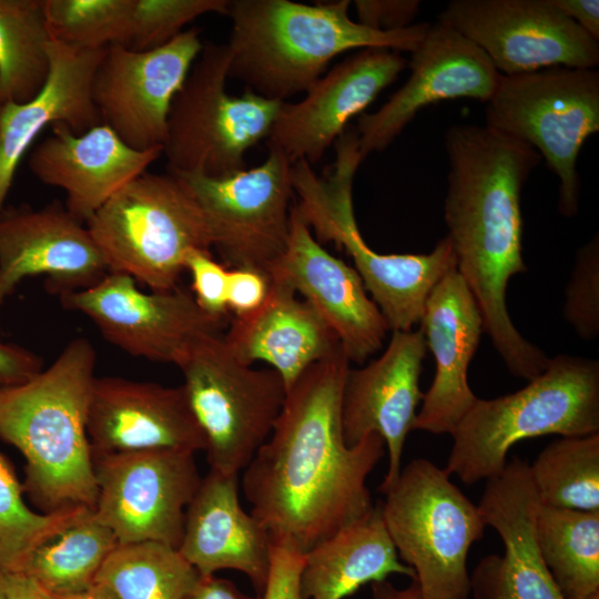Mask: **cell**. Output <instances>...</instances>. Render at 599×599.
I'll return each mask as SVG.
<instances>
[{
  "label": "cell",
  "instance_id": "cell-33",
  "mask_svg": "<svg viewBox=\"0 0 599 599\" xmlns=\"http://www.w3.org/2000/svg\"><path fill=\"white\" fill-rule=\"evenodd\" d=\"M50 40L43 0H0V106L27 102L41 90Z\"/></svg>",
  "mask_w": 599,
  "mask_h": 599
},
{
  "label": "cell",
  "instance_id": "cell-1",
  "mask_svg": "<svg viewBox=\"0 0 599 599\" xmlns=\"http://www.w3.org/2000/svg\"><path fill=\"white\" fill-rule=\"evenodd\" d=\"M349 359L339 346L286 392L273 429L243 469L251 514L272 541L306 552L373 507L366 480L385 455L376 433L345 444L342 393Z\"/></svg>",
  "mask_w": 599,
  "mask_h": 599
},
{
  "label": "cell",
  "instance_id": "cell-38",
  "mask_svg": "<svg viewBox=\"0 0 599 599\" xmlns=\"http://www.w3.org/2000/svg\"><path fill=\"white\" fill-rule=\"evenodd\" d=\"M564 316L579 337L599 335V236L593 235L576 254L566 288Z\"/></svg>",
  "mask_w": 599,
  "mask_h": 599
},
{
  "label": "cell",
  "instance_id": "cell-42",
  "mask_svg": "<svg viewBox=\"0 0 599 599\" xmlns=\"http://www.w3.org/2000/svg\"><path fill=\"white\" fill-rule=\"evenodd\" d=\"M268 278L257 270L237 267L229 270L227 309L235 316L258 308L268 293Z\"/></svg>",
  "mask_w": 599,
  "mask_h": 599
},
{
  "label": "cell",
  "instance_id": "cell-9",
  "mask_svg": "<svg viewBox=\"0 0 599 599\" xmlns=\"http://www.w3.org/2000/svg\"><path fill=\"white\" fill-rule=\"evenodd\" d=\"M227 44L206 43L170 106L163 155L167 171L225 177L246 170L245 154L268 136L282 101L226 92Z\"/></svg>",
  "mask_w": 599,
  "mask_h": 599
},
{
  "label": "cell",
  "instance_id": "cell-40",
  "mask_svg": "<svg viewBox=\"0 0 599 599\" xmlns=\"http://www.w3.org/2000/svg\"><path fill=\"white\" fill-rule=\"evenodd\" d=\"M272 542L268 578L257 599H302L300 576L304 552L288 542Z\"/></svg>",
  "mask_w": 599,
  "mask_h": 599
},
{
  "label": "cell",
  "instance_id": "cell-11",
  "mask_svg": "<svg viewBox=\"0 0 599 599\" xmlns=\"http://www.w3.org/2000/svg\"><path fill=\"white\" fill-rule=\"evenodd\" d=\"M179 368L210 469L238 475L273 429L286 396L283 379L238 361L222 334L200 341Z\"/></svg>",
  "mask_w": 599,
  "mask_h": 599
},
{
  "label": "cell",
  "instance_id": "cell-10",
  "mask_svg": "<svg viewBox=\"0 0 599 599\" xmlns=\"http://www.w3.org/2000/svg\"><path fill=\"white\" fill-rule=\"evenodd\" d=\"M535 149L559 181L558 210L578 214L579 152L599 131V72L552 67L502 75L486 105V124Z\"/></svg>",
  "mask_w": 599,
  "mask_h": 599
},
{
  "label": "cell",
  "instance_id": "cell-24",
  "mask_svg": "<svg viewBox=\"0 0 599 599\" xmlns=\"http://www.w3.org/2000/svg\"><path fill=\"white\" fill-rule=\"evenodd\" d=\"M419 324L436 370L414 429L451 435L478 399L467 372L484 332L478 305L457 268L434 286Z\"/></svg>",
  "mask_w": 599,
  "mask_h": 599
},
{
  "label": "cell",
  "instance_id": "cell-32",
  "mask_svg": "<svg viewBox=\"0 0 599 599\" xmlns=\"http://www.w3.org/2000/svg\"><path fill=\"white\" fill-rule=\"evenodd\" d=\"M199 572L169 545L118 544L92 588L103 599H185Z\"/></svg>",
  "mask_w": 599,
  "mask_h": 599
},
{
  "label": "cell",
  "instance_id": "cell-30",
  "mask_svg": "<svg viewBox=\"0 0 599 599\" xmlns=\"http://www.w3.org/2000/svg\"><path fill=\"white\" fill-rule=\"evenodd\" d=\"M540 556L564 599H599V510L545 506L536 517Z\"/></svg>",
  "mask_w": 599,
  "mask_h": 599
},
{
  "label": "cell",
  "instance_id": "cell-12",
  "mask_svg": "<svg viewBox=\"0 0 599 599\" xmlns=\"http://www.w3.org/2000/svg\"><path fill=\"white\" fill-rule=\"evenodd\" d=\"M292 164L268 149L258 166L225 177L175 174L201 209L212 247L225 265L264 273L284 251L294 194Z\"/></svg>",
  "mask_w": 599,
  "mask_h": 599
},
{
  "label": "cell",
  "instance_id": "cell-37",
  "mask_svg": "<svg viewBox=\"0 0 599 599\" xmlns=\"http://www.w3.org/2000/svg\"><path fill=\"white\" fill-rule=\"evenodd\" d=\"M231 0H132L126 48L146 51L169 43L203 14L227 16Z\"/></svg>",
  "mask_w": 599,
  "mask_h": 599
},
{
  "label": "cell",
  "instance_id": "cell-21",
  "mask_svg": "<svg viewBox=\"0 0 599 599\" xmlns=\"http://www.w3.org/2000/svg\"><path fill=\"white\" fill-rule=\"evenodd\" d=\"M426 342L418 331H393L384 353L366 366L349 367L342 393L341 427L353 447L378 434L388 453V467L378 490L385 494L402 470L407 435L414 430L416 409L424 398L419 387Z\"/></svg>",
  "mask_w": 599,
  "mask_h": 599
},
{
  "label": "cell",
  "instance_id": "cell-6",
  "mask_svg": "<svg viewBox=\"0 0 599 599\" xmlns=\"http://www.w3.org/2000/svg\"><path fill=\"white\" fill-rule=\"evenodd\" d=\"M599 433V362L559 354L516 393L478 398L451 437L445 470L465 484L499 476L518 441Z\"/></svg>",
  "mask_w": 599,
  "mask_h": 599
},
{
  "label": "cell",
  "instance_id": "cell-8",
  "mask_svg": "<svg viewBox=\"0 0 599 599\" xmlns=\"http://www.w3.org/2000/svg\"><path fill=\"white\" fill-rule=\"evenodd\" d=\"M445 468L413 459L380 502L399 559L410 567L423 599H467V556L481 539L485 521Z\"/></svg>",
  "mask_w": 599,
  "mask_h": 599
},
{
  "label": "cell",
  "instance_id": "cell-5",
  "mask_svg": "<svg viewBox=\"0 0 599 599\" xmlns=\"http://www.w3.org/2000/svg\"><path fill=\"white\" fill-rule=\"evenodd\" d=\"M334 145L335 161L323 174L303 160L292 164V185L298 196L294 206L319 243L333 242L352 257L388 328L412 331L434 286L456 268L451 243L445 236L428 254L373 251L358 230L353 205V181L363 162L356 130L345 131Z\"/></svg>",
  "mask_w": 599,
  "mask_h": 599
},
{
  "label": "cell",
  "instance_id": "cell-18",
  "mask_svg": "<svg viewBox=\"0 0 599 599\" xmlns=\"http://www.w3.org/2000/svg\"><path fill=\"white\" fill-rule=\"evenodd\" d=\"M264 274L316 311L349 362L364 363L382 348L389 328L361 276L322 246L294 205L286 246Z\"/></svg>",
  "mask_w": 599,
  "mask_h": 599
},
{
  "label": "cell",
  "instance_id": "cell-46",
  "mask_svg": "<svg viewBox=\"0 0 599 599\" xmlns=\"http://www.w3.org/2000/svg\"><path fill=\"white\" fill-rule=\"evenodd\" d=\"M0 599H50V597L26 576L6 573Z\"/></svg>",
  "mask_w": 599,
  "mask_h": 599
},
{
  "label": "cell",
  "instance_id": "cell-36",
  "mask_svg": "<svg viewBox=\"0 0 599 599\" xmlns=\"http://www.w3.org/2000/svg\"><path fill=\"white\" fill-rule=\"evenodd\" d=\"M51 39L77 49L126 47L132 0H43Z\"/></svg>",
  "mask_w": 599,
  "mask_h": 599
},
{
  "label": "cell",
  "instance_id": "cell-20",
  "mask_svg": "<svg viewBox=\"0 0 599 599\" xmlns=\"http://www.w3.org/2000/svg\"><path fill=\"white\" fill-rule=\"evenodd\" d=\"M109 273L87 225L59 202L33 210L21 205L0 214V313L27 277L43 275L53 294L87 290Z\"/></svg>",
  "mask_w": 599,
  "mask_h": 599
},
{
  "label": "cell",
  "instance_id": "cell-49",
  "mask_svg": "<svg viewBox=\"0 0 599 599\" xmlns=\"http://www.w3.org/2000/svg\"><path fill=\"white\" fill-rule=\"evenodd\" d=\"M4 578H6V573L0 571V595H1V591H2V588H3Z\"/></svg>",
  "mask_w": 599,
  "mask_h": 599
},
{
  "label": "cell",
  "instance_id": "cell-47",
  "mask_svg": "<svg viewBox=\"0 0 599 599\" xmlns=\"http://www.w3.org/2000/svg\"><path fill=\"white\" fill-rule=\"evenodd\" d=\"M373 599H423L416 581L404 589L396 588L387 580L372 582Z\"/></svg>",
  "mask_w": 599,
  "mask_h": 599
},
{
  "label": "cell",
  "instance_id": "cell-3",
  "mask_svg": "<svg viewBox=\"0 0 599 599\" xmlns=\"http://www.w3.org/2000/svg\"><path fill=\"white\" fill-rule=\"evenodd\" d=\"M95 363L90 341L75 338L48 368L0 387V439L23 455L24 494L43 514L94 510L98 487L87 425Z\"/></svg>",
  "mask_w": 599,
  "mask_h": 599
},
{
  "label": "cell",
  "instance_id": "cell-41",
  "mask_svg": "<svg viewBox=\"0 0 599 599\" xmlns=\"http://www.w3.org/2000/svg\"><path fill=\"white\" fill-rule=\"evenodd\" d=\"M358 23L379 31H395L412 26L419 12L418 0H355Z\"/></svg>",
  "mask_w": 599,
  "mask_h": 599
},
{
  "label": "cell",
  "instance_id": "cell-22",
  "mask_svg": "<svg viewBox=\"0 0 599 599\" xmlns=\"http://www.w3.org/2000/svg\"><path fill=\"white\" fill-rule=\"evenodd\" d=\"M478 509L500 536L505 552L483 558L470 576L475 599H564L536 541L540 507L529 465L514 457L486 483Z\"/></svg>",
  "mask_w": 599,
  "mask_h": 599
},
{
  "label": "cell",
  "instance_id": "cell-35",
  "mask_svg": "<svg viewBox=\"0 0 599 599\" xmlns=\"http://www.w3.org/2000/svg\"><path fill=\"white\" fill-rule=\"evenodd\" d=\"M23 494L14 467L0 451V571L8 575L22 573L38 547L91 510L75 507L39 514L29 508Z\"/></svg>",
  "mask_w": 599,
  "mask_h": 599
},
{
  "label": "cell",
  "instance_id": "cell-34",
  "mask_svg": "<svg viewBox=\"0 0 599 599\" xmlns=\"http://www.w3.org/2000/svg\"><path fill=\"white\" fill-rule=\"evenodd\" d=\"M529 474L541 505L599 510V433L552 441Z\"/></svg>",
  "mask_w": 599,
  "mask_h": 599
},
{
  "label": "cell",
  "instance_id": "cell-23",
  "mask_svg": "<svg viewBox=\"0 0 599 599\" xmlns=\"http://www.w3.org/2000/svg\"><path fill=\"white\" fill-rule=\"evenodd\" d=\"M87 429L93 457L149 449L195 454L206 447L182 385L95 377Z\"/></svg>",
  "mask_w": 599,
  "mask_h": 599
},
{
  "label": "cell",
  "instance_id": "cell-7",
  "mask_svg": "<svg viewBox=\"0 0 599 599\" xmlns=\"http://www.w3.org/2000/svg\"><path fill=\"white\" fill-rule=\"evenodd\" d=\"M109 272L151 288L177 286L186 255L210 251L211 234L195 199L175 174L144 172L87 222Z\"/></svg>",
  "mask_w": 599,
  "mask_h": 599
},
{
  "label": "cell",
  "instance_id": "cell-26",
  "mask_svg": "<svg viewBox=\"0 0 599 599\" xmlns=\"http://www.w3.org/2000/svg\"><path fill=\"white\" fill-rule=\"evenodd\" d=\"M273 542L240 502L237 475L210 469L185 512L177 548L201 577L220 570L244 573L260 596L265 588Z\"/></svg>",
  "mask_w": 599,
  "mask_h": 599
},
{
  "label": "cell",
  "instance_id": "cell-48",
  "mask_svg": "<svg viewBox=\"0 0 599 599\" xmlns=\"http://www.w3.org/2000/svg\"><path fill=\"white\" fill-rule=\"evenodd\" d=\"M49 597L50 599H103L93 588L87 591L80 592V593H75V595L62 596V597H53V596H49Z\"/></svg>",
  "mask_w": 599,
  "mask_h": 599
},
{
  "label": "cell",
  "instance_id": "cell-4",
  "mask_svg": "<svg viewBox=\"0 0 599 599\" xmlns=\"http://www.w3.org/2000/svg\"><path fill=\"white\" fill-rule=\"evenodd\" d=\"M349 6V0L230 1L229 78L258 95L285 102L305 92L343 52L366 48L413 52L429 28L422 22L395 31L370 29L351 19Z\"/></svg>",
  "mask_w": 599,
  "mask_h": 599
},
{
  "label": "cell",
  "instance_id": "cell-16",
  "mask_svg": "<svg viewBox=\"0 0 599 599\" xmlns=\"http://www.w3.org/2000/svg\"><path fill=\"white\" fill-rule=\"evenodd\" d=\"M203 45L191 28L152 50L108 47L91 88L102 123L133 149L163 148L171 103Z\"/></svg>",
  "mask_w": 599,
  "mask_h": 599
},
{
  "label": "cell",
  "instance_id": "cell-29",
  "mask_svg": "<svg viewBox=\"0 0 599 599\" xmlns=\"http://www.w3.org/2000/svg\"><path fill=\"white\" fill-rule=\"evenodd\" d=\"M392 573L412 579L414 570L398 557L384 524L380 502L304 552L302 599H344L368 582Z\"/></svg>",
  "mask_w": 599,
  "mask_h": 599
},
{
  "label": "cell",
  "instance_id": "cell-14",
  "mask_svg": "<svg viewBox=\"0 0 599 599\" xmlns=\"http://www.w3.org/2000/svg\"><path fill=\"white\" fill-rule=\"evenodd\" d=\"M68 309L84 314L101 335L125 353L177 367L203 338L221 334L223 318L204 313L191 291L142 292L136 281L109 272L95 285L61 295Z\"/></svg>",
  "mask_w": 599,
  "mask_h": 599
},
{
  "label": "cell",
  "instance_id": "cell-28",
  "mask_svg": "<svg viewBox=\"0 0 599 599\" xmlns=\"http://www.w3.org/2000/svg\"><path fill=\"white\" fill-rule=\"evenodd\" d=\"M268 283L263 304L246 315L234 316L223 338L242 363L268 364L287 392L308 367L341 345L306 301L282 284Z\"/></svg>",
  "mask_w": 599,
  "mask_h": 599
},
{
  "label": "cell",
  "instance_id": "cell-31",
  "mask_svg": "<svg viewBox=\"0 0 599 599\" xmlns=\"http://www.w3.org/2000/svg\"><path fill=\"white\" fill-rule=\"evenodd\" d=\"M118 544L111 529L91 509L38 547L20 575L49 596L80 593L92 588L97 573Z\"/></svg>",
  "mask_w": 599,
  "mask_h": 599
},
{
  "label": "cell",
  "instance_id": "cell-2",
  "mask_svg": "<svg viewBox=\"0 0 599 599\" xmlns=\"http://www.w3.org/2000/svg\"><path fill=\"white\" fill-rule=\"evenodd\" d=\"M444 143L449 163L444 216L457 272L508 370L531 380L547 368L549 358L515 327L506 292L509 280L527 271L520 200L541 156L527 143L487 125H451Z\"/></svg>",
  "mask_w": 599,
  "mask_h": 599
},
{
  "label": "cell",
  "instance_id": "cell-44",
  "mask_svg": "<svg viewBox=\"0 0 599 599\" xmlns=\"http://www.w3.org/2000/svg\"><path fill=\"white\" fill-rule=\"evenodd\" d=\"M566 17L577 23L590 37L599 41L598 0H549Z\"/></svg>",
  "mask_w": 599,
  "mask_h": 599
},
{
  "label": "cell",
  "instance_id": "cell-17",
  "mask_svg": "<svg viewBox=\"0 0 599 599\" xmlns=\"http://www.w3.org/2000/svg\"><path fill=\"white\" fill-rule=\"evenodd\" d=\"M410 53L407 81L377 111L358 118L362 160L385 150L430 104L457 98L487 103L501 77L479 47L439 21Z\"/></svg>",
  "mask_w": 599,
  "mask_h": 599
},
{
  "label": "cell",
  "instance_id": "cell-43",
  "mask_svg": "<svg viewBox=\"0 0 599 599\" xmlns=\"http://www.w3.org/2000/svg\"><path fill=\"white\" fill-rule=\"evenodd\" d=\"M43 369L42 359L33 352L0 341V387L21 384Z\"/></svg>",
  "mask_w": 599,
  "mask_h": 599
},
{
  "label": "cell",
  "instance_id": "cell-15",
  "mask_svg": "<svg viewBox=\"0 0 599 599\" xmlns=\"http://www.w3.org/2000/svg\"><path fill=\"white\" fill-rule=\"evenodd\" d=\"M438 21L479 47L502 75L599 64V41L549 0H453Z\"/></svg>",
  "mask_w": 599,
  "mask_h": 599
},
{
  "label": "cell",
  "instance_id": "cell-25",
  "mask_svg": "<svg viewBox=\"0 0 599 599\" xmlns=\"http://www.w3.org/2000/svg\"><path fill=\"white\" fill-rule=\"evenodd\" d=\"M52 134L31 151L28 166L43 184L67 195L65 209L85 223L119 190L148 171L163 148L141 151L101 123L82 134L55 123Z\"/></svg>",
  "mask_w": 599,
  "mask_h": 599
},
{
  "label": "cell",
  "instance_id": "cell-27",
  "mask_svg": "<svg viewBox=\"0 0 599 599\" xmlns=\"http://www.w3.org/2000/svg\"><path fill=\"white\" fill-rule=\"evenodd\" d=\"M106 48L77 49L51 39L41 90L27 102L0 106V214L21 159L43 129L62 123L82 134L102 123L91 88Z\"/></svg>",
  "mask_w": 599,
  "mask_h": 599
},
{
  "label": "cell",
  "instance_id": "cell-39",
  "mask_svg": "<svg viewBox=\"0 0 599 599\" xmlns=\"http://www.w3.org/2000/svg\"><path fill=\"white\" fill-rule=\"evenodd\" d=\"M184 271L192 277L191 292L199 307L210 316L225 317L227 309L229 270L213 260L210 251L192 250Z\"/></svg>",
  "mask_w": 599,
  "mask_h": 599
},
{
  "label": "cell",
  "instance_id": "cell-19",
  "mask_svg": "<svg viewBox=\"0 0 599 599\" xmlns=\"http://www.w3.org/2000/svg\"><path fill=\"white\" fill-rule=\"evenodd\" d=\"M406 65L399 52L382 48L362 49L343 60L316 80L301 101L282 102L267 136L268 149L291 163L318 162L347 122L364 113Z\"/></svg>",
  "mask_w": 599,
  "mask_h": 599
},
{
  "label": "cell",
  "instance_id": "cell-13",
  "mask_svg": "<svg viewBox=\"0 0 599 599\" xmlns=\"http://www.w3.org/2000/svg\"><path fill=\"white\" fill-rule=\"evenodd\" d=\"M94 514L119 544L161 542L179 548L185 512L201 477L194 454L149 449L93 457Z\"/></svg>",
  "mask_w": 599,
  "mask_h": 599
},
{
  "label": "cell",
  "instance_id": "cell-45",
  "mask_svg": "<svg viewBox=\"0 0 599 599\" xmlns=\"http://www.w3.org/2000/svg\"><path fill=\"white\" fill-rule=\"evenodd\" d=\"M185 599H254L242 592L231 580L215 575L199 577ZM257 599V598H256Z\"/></svg>",
  "mask_w": 599,
  "mask_h": 599
}]
</instances>
